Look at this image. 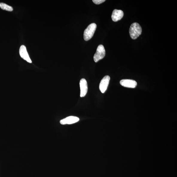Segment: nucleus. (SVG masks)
<instances>
[{
    "instance_id": "obj_1",
    "label": "nucleus",
    "mask_w": 177,
    "mask_h": 177,
    "mask_svg": "<svg viewBox=\"0 0 177 177\" xmlns=\"http://www.w3.org/2000/svg\"><path fill=\"white\" fill-rule=\"evenodd\" d=\"M142 32L141 26L137 22L133 23L129 29L130 36L133 39H137L141 35Z\"/></svg>"
},
{
    "instance_id": "obj_11",
    "label": "nucleus",
    "mask_w": 177,
    "mask_h": 177,
    "mask_svg": "<svg viewBox=\"0 0 177 177\" xmlns=\"http://www.w3.org/2000/svg\"><path fill=\"white\" fill-rule=\"evenodd\" d=\"M105 1V0H93V2L96 4H100Z\"/></svg>"
},
{
    "instance_id": "obj_7",
    "label": "nucleus",
    "mask_w": 177,
    "mask_h": 177,
    "mask_svg": "<svg viewBox=\"0 0 177 177\" xmlns=\"http://www.w3.org/2000/svg\"><path fill=\"white\" fill-rule=\"evenodd\" d=\"M80 97H82L86 96L87 92V82L86 79H83L80 80Z\"/></svg>"
},
{
    "instance_id": "obj_2",
    "label": "nucleus",
    "mask_w": 177,
    "mask_h": 177,
    "mask_svg": "<svg viewBox=\"0 0 177 177\" xmlns=\"http://www.w3.org/2000/svg\"><path fill=\"white\" fill-rule=\"evenodd\" d=\"M97 27V25L94 23H91L88 26L84 31V38L85 40L87 41L92 37Z\"/></svg>"
},
{
    "instance_id": "obj_3",
    "label": "nucleus",
    "mask_w": 177,
    "mask_h": 177,
    "mask_svg": "<svg viewBox=\"0 0 177 177\" xmlns=\"http://www.w3.org/2000/svg\"><path fill=\"white\" fill-rule=\"evenodd\" d=\"M105 56V50L104 46L102 45H99L94 57V62H97L99 61L104 58Z\"/></svg>"
},
{
    "instance_id": "obj_4",
    "label": "nucleus",
    "mask_w": 177,
    "mask_h": 177,
    "mask_svg": "<svg viewBox=\"0 0 177 177\" xmlns=\"http://www.w3.org/2000/svg\"><path fill=\"white\" fill-rule=\"evenodd\" d=\"M110 79V77L108 76L104 77L100 82V89L101 92L104 93L107 89Z\"/></svg>"
},
{
    "instance_id": "obj_10",
    "label": "nucleus",
    "mask_w": 177,
    "mask_h": 177,
    "mask_svg": "<svg viewBox=\"0 0 177 177\" xmlns=\"http://www.w3.org/2000/svg\"><path fill=\"white\" fill-rule=\"evenodd\" d=\"M0 8L3 10L9 12H12L13 10L12 7L3 3H0Z\"/></svg>"
},
{
    "instance_id": "obj_9",
    "label": "nucleus",
    "mask_w": 177,
    "mask_h": 177,
    "mask_svg": "<svg viewBox=\"0 0 177 177\" xmlns=\"http://www.w3.org/2000/svg\"><path fill=\"white\" fill-rule=\"evenodd\" d=\"M80 120L79 118L74 116H70L63 119L60 121V123L62 125L71 124L76 123Z\"/></svg>"
},
{
    "instance_id": "obj_5",
    "label": "nucleus",
    "mask_w": 177,
    "mask_h": 177,
    "mask_svg": "<svg viewBox=\"0 0 177 177\" xmlns=\"http://www.w3.org/2000/svg\"><path fill=\"white\" fill-rule=\"evenodd\" d=\"M19 53L20 56L22 59L28 63H32V61L30 58L25 46L22 45L20 46L19 50Z\"/></svg>"
},
{
    "instance_id": "obj_6",
    "label": "nucleus",
    "mask_w": 177,
    "mask_h": 177,
    "mask_svg": "<svg viewBox=\"0 0 177 177\" xmlns=\"http://www.w3.org/2000/svg\"><path fill=\"white\" fill-rule=\"evenodd\" d=\"M120 83L122 86L129 88H135L137 85V82L131 80H122L120 81Z\"/></svg>"
},
{
    "instance_id": "obj_8",
    "label": "nucleus",
    "mask_w": 177,
    "mask_h": 177,
    "mask_svg": "<svg viewBox=\"0 0 177 177\" xmlns=\"http://www.w3.org/2000/svg\"><path fill=\"white\" fill-rule=\"evenodd\" d=\"M124 16V13L121 10L115 9L112 15V19L113 21L117 22L120 20Z\"/></svg>"
}]
</instances>
